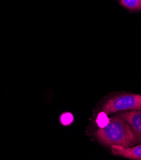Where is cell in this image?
I'll list each match as a JSON object with an SVG mask.
<instances>
[{
  "instance_id": "1",
  "label": "cell",
  "mask_w": 141,
  "mask_h": 160,
  "mask_svg": "<svg viewBox=\"0 0 141 160\" xmlns=\"http://www.w3.org/2000/svg\"><path fill=\"white\" fill-rule=\"evenodd\" d=\"M96 135L101 143L109 147L130 148L138 142L129 125L119 116L109 119V123L105 127L100 128Z\"/></svg>"
},
{
  "instance_id": "2",
  "label": "cell",
  "mask_w": 141,
  "mask_h": 160,
  "mask_svg": "<svg viewBox=\"0 0 141 160\" xmlns=\"http://www.w3.org/2000/svg\"><path fill=\"white\" fill-rule=\"evenodd\" d=\"M129 110H141V94H120L108 100L102 107L107 115Z\"/></svg>"
},
{
  "instance_id": "3",
  "label": "cell",
  "mask_w": 141,
  "mask_h": 160,
  "mask_svg": "<svg viewBox=\"0 0 141 160\" xmlns=\"http://www.w3.org/2000/svg\"><path fill=\"white\" fill-rule=\"evenodd\" d=\"M118 116L129 125L137 142H141V110L121 111Z\"/></svg>"
},
{
  "instance_id": "4",
  "label": "cell",
  "mask_w": 141,
  "mask_h": 160,
  "mask_svg": "<svg viewBox=\"0 0 141 160\" xmlns=\"http://www.w3.org/2000/svg\"><path fill=\"white\" fill-rule=\"evenodd\" d=\"M111 149L115 156L130 159L141 160V145L135 147L123 148L119 146H112Z\"/></svg>"
},
{
  "instance_id": "5",
  "label": "cell",
  "mask_w": 141,
  "mask_h": 160,
  "mask_svg": "<svg viewBox=\"0 0 141 160\" xmlns=\"http://www.w3.org/2000/svg\"><path fill=\"white\" fill-rule=\"evenodd\" d=\"M120 3L130 10H141V0H120Z\"/></svg>"
},
{
  "instance_id": "6",
  "label": "cell",
  "mask_w": 141,
  "mask_h": 160,
  "mask_svg": "<svg viewBox=\"0 0 141 160\" xmlns=\"http://www.w3.org/2000/svg\"><path fill=\"white\" fill-rule=\"evenodd\" d=\"M96 122L99 128H104L109 123V119L107 118V114L102 112L97 116Z\"/></svg>"
},
{
  "instance_id": "7",
  "label": "cell",
  "mask_w": 141,
  "mask_h": 160,
  "mask_svg": "<svg viewBox=\"0 0 141 160\" xmlns=\"http://www.w3.org/2000/svg\"><path fill=\"white\" fill-rule=\"evenodd\" d=\"M73 121V116L70 113H64L60 117L61 123L64 125H69Z\"/></svg>"
}]
</instances>
